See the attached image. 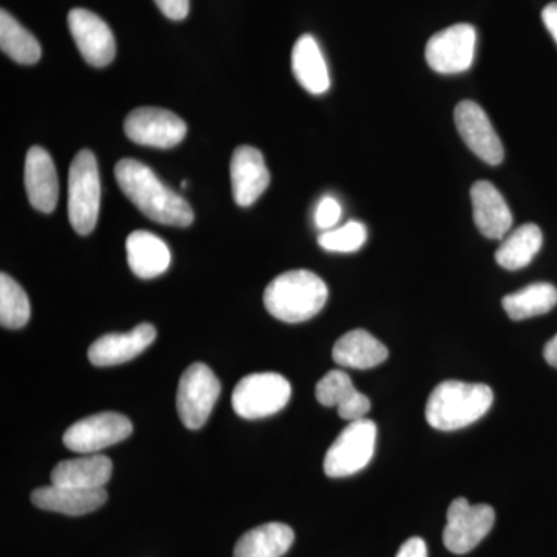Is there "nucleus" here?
Segmentation results:
<instances>
[{
    "instance_id": "obj_24",
    "label": "nucleus",
    "mask_w": 557,
    "mask_h": 557,
    "mask_svg": "<svg viewBox=\"0 0 557 557\" xmlns=\"http://www.w3.org/2000/svg\"><path fill=\"white\" fill-rule=\"evenodd\" d=\"M295 531L281 522L252 528L237 541L234 557H282L292 548Z\"/></svg>"
},
{
    "instance_id": "obj_25",
    "label": "nucleus",
    "mask_w": 557,
    "mask_h": 557,
    "mask_svg": "<svg viewBox=\"0 0 557 557\" xmlns=\"http://www.w3.org/2000/svg\"><path fill=\"white\" fill-rule=\"evenodd\" d=\"M542 244L544 234L541 228L534 223H527L502 240L496 251V262L508 271L525 269L541 251Z\"/></svg>"
},
{
    "instance_id": "obj_20",
    "label": "nucleus",
    "mask_w": 557,
    "mask_h": 557,
    "mask_svg": "<svg viewBox=\"0 0 557 557\" xmlns=\"http://www.w3.org/2000/svg\"><path fill=\"white\" fill-rule=\"evenodd\" d=\"M127 263L135 276L159 277L171 267L166 242L149 231H134L126 240Z\"/></svg>"
},
{
    "instance_id": "obj_30",
    "label": "nucleus",
    "mask_w": 557,
    "mask_h": 557,
    "mask_svg": "<svg viewBox=\"0 0 557 557\" xmlns=\"http://www.w3.org/2000/svg\"><path fill=\"white\" fill-rule=\"evenodd\" d=\"M341 218H343V207L335 197L325 196L319 201L317 211H314V223L322 233L336 228Z\"/></svg>"
},
{
    "instance_id": "obj_11",
    "label": "nucleus",
    "mask_w": 557,
    "mask_h": 557,
    "mask_svg": "<svg viewBox=\"0 0 557 557\" xmlns=\"http://www.w3.org/2000/svg\"><path fill=\"white\" fill-rule=\"evenodd\" d=\"M124 132L131 141L139 146L170 149L185 139L188 127L171 110L138 108L132 110L124 121Z\"/></svg>"
},
{
    "instance_id": "obj_6",
    "label": "nucleus",
    "mask_w": 557,
    "mask_h": 557,
    "mask_svg": "<svg viewBox=\"0 0 557 557\" xmlns=\"http://www.w3.org/2000/svg\"><path fill=\"white\" fill-rule=\"evenodd\" d=\"M292 398V384L278 373L245 376L233 392V409L245 420H260L281 412Z\"/></svg>"
},
{
    "instance_id": "obj_8",
    "label": "nucleus",
    "mask_w": 557,
    "mask_h": 557,
    "mask_svg": "<svg viewBox=\"0 0 557 557\" xmlns=\"http://www.w3.org/2000/svg\"><path fill=\"white\" fill-rule=\"evenodd\" d=\"M496 512L490 505H471L458 497L448 509V523L443 533L445 547L454 555L472 552L493 530Z\"/></svg>"
},
{
    "instance_id": "obj_32",
    "label": "nucleus",
    "mask_w": 557,
    "mask_h": 557,
    "mask_svg": "<svg viewBox=\"0 0 557 557\" xmlns=\"http://www.w3.org/2000/svg\"><path fill=\"white\" fill-rule=\"evenodd\" d=\"M397 557H428L426 542L421 537H410L401 545Z\"/></svg>"
},
{
    "instance_id": "obj_3",
    "label": "nucleus",
    "mask_w": 557,
    "mask_h": 557,
    "mask_svg": "<svg viewBox=\"0 0 557 557\" xmlns=\"http://www.w3.org/2000/svg\"><path fill=\"white\" fill-rule=\"evenodd\" d=\"M493 403V388L486 384L443 381L429 395L426 420L437 431H458L485 417Z\"/></svg>"
},
{
    "instance_id": "obj_26",
    "label": "nucleus",
    "mask_w": 557,
    "mask_h": 557,
    "mask_svg": "<svg viewBox=\"0 0 557 557\" xmlns=\"http://www.w3.org/2000/svg\"><path fill=\"white\" fill-rule=\"evenodd\" d=\"M502 306L512 321L541 317L557 306V288L547 282H537L505 296Z\"/></svg>"
},
{
    "instance_id": "obj_4",
    "label": "nucleus",
    "mask_w": 557,
    "mask_h": 557,
    "mask_svg": "<svg viewBox=\"0 0 557 557\" xmlns=\"http://www.w3.org/2000/svg\"><path fill=\"white\" fill-rule=\"evenodd\" d=\"M101 182L97 159L90 150L76 153L69 175V219L73 230L87 236L100 215Z\"/></svg>"
},
{
    "instance_id": "obj_14",
    "label": "nucleus",
    "mask_w": 557,
    "mask_h": 557,
    "mask_svg": "<svg viewBox=\"0 0 557 557\" xmlns=\"http://www.w3.org/2000/svg\"><path fill=\"white\" fill-rule=\"evenodd\" d=\"M231 186L236 203L251 207L270 185V172L259 149L239 146L231 160Z\"/></svg>"
},
{
    "instance_id": "obj_1",
    "label": "nucleus",
    "mask_w": 557,
    "mask_h": 557,
    "mask_svg": "<svg viewBox=\"0 0 557 557\" xmlns=\"http://www.w3.org/2000/svg\"><path fill=\"white\" fill-rule=\"evenodd\" d=\"M115 178L127 199L153 222L178 228H185L194 222V211L188 201L168 188L156 172L141 161H119Z\"/></svg>"
},
{
    "instance_id": "obj_22",
    "label": "nucleus",
    "mask_w": 557,
    "mask_h": 557,
    "mask_svg": "<svg viewBox=\"0 0 557 557\" xmlns=\"http://www.w3.org/2000/svg\"><path fill=\"white\" fill-rule=\"evenodd\" d=\"M332 355L341 368L368 370L383 364L388 350L366 330H351L336 341Z\"/></svg>"
},
{
    "instance_id": "obj_18",
    "label": "nucleus",
    "mask_w": 557,
    "mask_h": 557,
    "mask_svg": "<svg viewBox=\"0 0 557 557\" xmlns=\"http://www.w3.org/2000/svg\"><path fill=\"white\" fill-rule=\"evenodd\" d=\"M35 507L65 516H84L97 511L108 502V491L81 490V487L51 485L33 491Z\"/></svg>"
},
{
    "instance_id": "obj_23",
    "label": "nucleus",
    "mask_w": 557,
    "mask_h": 557,
    "mask_svg": "<svg viewBox=\"0 0 557 557\" xmlns=\"http://www.w3.org/2000/svg\"><path fill=\"white\" fill-rule=\"evenodd\" d=\"M292 69L296 79L311 95H322L330 89L327 62L317 39L300 36L293 47Z\"/></svg>"
},
{
    "instance_id": "obj_2",
    "label": "nucleus",
    "mask_w": 557,
    "mask_h": 557,
    "mask_svg": "<svg viewBox=\"0 0 557 557\" xmlns=\"http://www.w3.org/2000/svg\"><path fill=\"white\" fill-rule=\"evenodd\" d=\"M327 299V285L309 270L282 273L263 293V304L271 317L287 324H299L317 317Z\"/></svg>"
},
{
    "instance_id": "obj_10",
    "label": "nucleus",
    "mask_w": 557,
    "mask_h": 557,
    "mask_svg": "<svg viewBox=\"0 0 557 557\" xmlns=\"http://www.w3.org/2000/svg\"><path fill=\"white\" fill-rule=\"evenodd\" d=\"M478 46V32L472 25L456 24L435 33L426 46L429 67L442 75H456L471 69Z\"/></svg>"
},
{
    "instance_id": "obj_33",
    "label": "nucleus",
    "mask_w": 557,
    "mask_h": 557,
    "mask_svg": "<svg viewBox=\"0 0 557 557\" xmlns=\"http://www.w3.org/2000/svg\"><path fill=\"white\" fill-rule=\"evenodd\" d=\"M542 21H544L545 27H547L549 35L553 36L557 44V2L545 7L544 11H542Z\"/></svg>"
},
{
    "instance_id": "obj_5",
    "label": "nucleus",
    "mask_w": 557,
    "mask_h": 557,
    "mask_svg": "<svg viewBox=\"0 0 557 557\" xmlns=\"http://www.w3.org/2000/svg\"><path fill=\"white\" fill-rule=\"evenodd\" d=\"M376 435L379 429L375 421L369 418L350 421L325 454V474L332 479H343L362 471L375 454Z\"/></svg>"
},
{
    "instance_id": "obj_17",
    "label": "nucleus",
    "mask_w": 557,
    "mask_h": 557,
    "mask_svg": "<svg viewBox=\"0 0 557 557\" xmlns=\"http://www.w3.org/2000/svg\"><path fill=\"white\" fill-rule=\"evenodd\" d=\"M25 189L28 201L40 212L50 214L60 197L57 168L46 149L33 146L25 159Z\"/></svg>"
},
{
    "instance_id": "obj_21",
    "label": "nucleus",
    "mask_w": 557,
    "mask_h": 557,
    "mask_svg": "<svg viewBox=\"0 0 557 557\" xmlns=\"http://www.w3.org/2000/svg\"><path fill=\"white\" fill-rule=\"evenodd\" d=\"M113 465L109 457L86 454V457L64 460L51 472V483L60 486L100 490L112 478Z\"/></svg>"
},
{
    "instance_id": "obj_34",
    "label": "nucleus",
    "mask_w": 557,
    "mask_h": 557,
    "mask_svg": "<svg viewBox=\"0 0 557 557\" xmlns=\"http://www.w3.org/2000/svg\"><path fill=\"white\" fill-rule=\"evenodd\" d=\"M544 357L552 368L557 369V335L548 341L547 346L544 348Z\"/></svg>"
},
{
    "instance_id": "obj_13",
    "label": "nucleus",
    "mask_w": 557,
    "mask_h": 557,
    "mask_svg": "<svg viewBox=\"0 0 557 557\" xmlns=\"http://www.w3.org/2000/svg\"><path fill=\"white\" fill-rule=\"evenodd\" d=\"M67 21L79 53L90 65L101 69L115 60V38L100 16L89 10L73 9Z\"/></svg>"
},
{
    "instance_id": "obj_19",
    "label": "nucleus",
    "mask_w": 557,
    "mask_h": 557,
    "mask_svg": "<svg viewBox=\"0 0 557 557\" xmlns=\"http://www.w3.org/2000/svg\"><path fill=\"white\" fill-rule=\"evenodd\" d=\"M317 399L324 408L338 409L343 420L357 421L366 418L370 410L368 395L361 394L343 370H330L317 384Z\"/></svg>"
},
{
    "instance_id": "obj_15",
    "label": "nucleus",
    "mask_w": 557,
    "mask_h": 557,
    "mask_svg": "<svg viewBox=\"0 0 557 557\" xmlns=\"http://www.w3.org/2000/svg\"><path fill=\"white\" fill-rule=\"evenodd\" d=\"M475 226L487 239L504 240L512 228L511 209L491 182H475L471 188Z\"/></svg>"
},
{
    "instance_id": "obj_29",
    "label": "nucleus",
    "mask_w": 557,
    "mask_h": 557,
    "mask_svg": "<svg viewBox=\"0 0 557 557\" xmlns=\"http://www.w3.org/2000/svg\"><path fill=\"white\" fill-rule=\"evenodd\" d=\"M318 242L322 249L330 252L359 251L368 242V228L361 222L350 220L346 225L324 231Z\"/></svg>"
},
{
    "instance_id": "obj_16",
    "label": "nucleus",
    "mask_w": 557,
    "mask_h": 557,
    "mask_svg": "<svg viewBox=\"0 0 557 557\" xmlns=\"http://www.w3.org/2000/svg\"><path fill=\"white\" fill-rule=\"evenodd\" d=\"M157 338L150 324H139L127 333H109L95 341L89 348V361L97 368L124 364L141 355Z\"/></svg>"
},
{
    "instance_id": "obj_12",
    "label": "nucleus",
    "mask_w": 557,
    "mask_h": 557,
    "mask_svg": "<svg viewBox=\"0 0 557 557\" xmlns=\"http://www.w3.org/2000/svg\"><path fill=\"white\" fill-rule=\"evenodd\" d=\"M454 119H456L457 131L465 145L480 160L491 166H497L504 161V145H502L493 123L487 119L485 110L480 108L478 102H458Z\"/></svg>"
},
{
    "instance_id": "obj_27",
    "label": "nucleus",
    "mask_w": 557,
    "mask_h": 557,
    "mask_svg": "<svg viewBox=\"0 0 557 557\" xmlns=\"http://www.w3.org/2000/svg\"><path fill=\"white\" fill-rule=\"evenodd\" d=\"M0 47L11 60L24 65L36 64L42 54L38 39L5 10L0 13Z\"/></svg>"
},
{
    "instance_id": "obj_7",
    "label": "nucleus",
    "mask_w": 557,
    "mask_h": 557,
    "mask_svg": "<svg viewBox=\"0 0 557 557\" xmlns=\"http://www.w3.org/2000/svg\"><path fill=\"white\" fill-rule=\"evenodd\" d=\"M220 395V381L203 362L189 366L178 383L177 412L186 428L197 431L207 423Z\"/></svg>"
},
{
    "instance_id": "obj_31",
    "label": "nucleus",
    "mask_w": 557,
    "mask_h": 557,
    "mask_svg": "<svg viewBox=\"0 0 557 557\" xmlns=\"http://www.w3.org/2000/svg\"><path fill=\"white\" fill-rule=\"evenodd\" d=\"M164 16L172 21H183L189 13V0H153Z\"/></svg>"
},
{
    "instance_id": "obj_9",
    "label": "nucleus",
    "mask_w": 557,
    "mask_h": 557,
    "mask_svg": "<svg viewBox=\"0 0 557 557\" xmlns=\"http://www.w3.org/2000/svg\"><path fill=\"white\" fill-rule=\"evenodd\" d=\"M134 426L127 417L101 412L83 418L65 431V448L78 454H97L129 438Z\"/></svg>"
},
{
    "instance_id": "obj_28",
    "label": "nucleus",
    "mask_w": 557,
    "mask_h": 557,
    "mask_svg": "<svg viewBox=\"0 0 557 557\" xmlns=\"http://www.w3.org/2000/svg\"><path fill=\"white\" fill-rule=\"evenodd\" d=\"M30 314V300L24 288L9 274H0V324L2 327L10 330L25 327Z\"/></svg>"
}]
</instances>
